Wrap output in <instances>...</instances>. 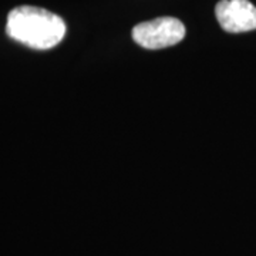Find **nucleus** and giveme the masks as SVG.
<instances>
[{
    "label": "nucleus",
    "mask_w": 256,
    "mask_h": 256,
    "mask_svg": "<svg viewBox=\"0 0 256 256\" xmlns=\"http://www.w3.org/2000/svg\"><path fill=\"white\" fill-rule=\"evenodd\" d=\"M66 23L60 16L34 6L13 9L6 23L9 37L36 50H48L57 46L66 36Z\"/></svg>",
    "instance_id": "obj_1"
},
{
    "label": "nucleus",
    "mask_w": 256,
    "mask_h": 256,
    "mask_svg": "<svg viewBox=\"0 0 256 256\" xmlns=\"http://www.w3.org/2000/svg\"><path fill=\"white\" fill-rule=\"evenodd\" d=\"M185 37V26L175 18H158L132 28L134 42L144 48L158 50L178 44Z\"/></svg>",
    "instance_id": "obj_2"
},
{
    "label": "nucleus",
    "mask_w": 256,
    "mask_h": 256,
    "mask_svg": "<svg viewBox=\"0 0 256 256\" xmlns=\"http://www.w3.org/2000/svg\"><path fill=\"white\" fill-rule=\"evenodd\" d=\"M215 14L220 28L228 33L256 30V8L249 0H220Z\"/></svg>",
    "instance_id": "obj_3"
}]
</instances>
